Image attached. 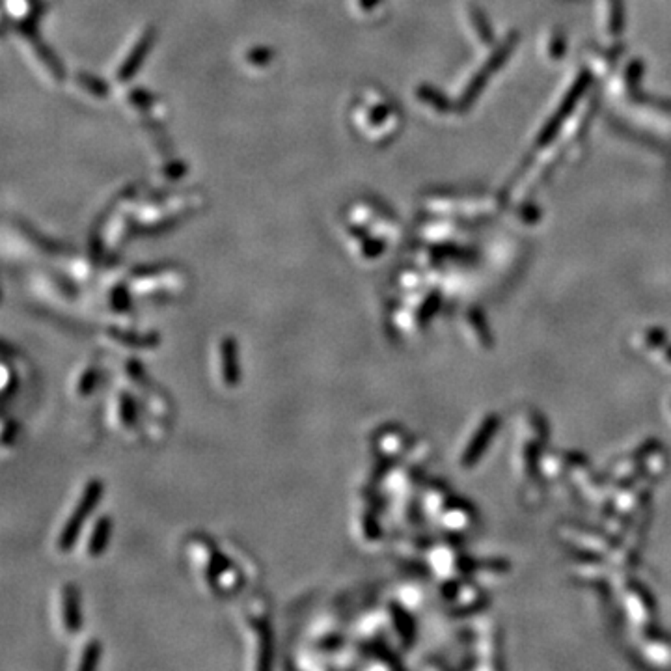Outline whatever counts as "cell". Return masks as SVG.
Returning a JSON list of instances; mask_svg holds the SVG:
<instances>
[{"label":"cell","instance_id":"1","mask_svg":"<svg viewBox=\"0 0 671 671\" xmlns=\"http://www.w3.org/2000/svg\"><path fill=\"white\" fill-rule=\"evenodd\" d=\"M187 556L201 582L217 595H232L245 585V572L239 569L241 565L235 563L226 552H220L219 546L211 541L200 537L190 539Z\"/></svg>","mask_w":671,"mask_h":671},{"label":"cell","instance_id":"2","mask_svg":"<svg viewBox=\"0 0 671 671\" xmlns=\"http://www.w3.org/2000/svg\"><path fill=\"white\" fill-rule=\"evenodd\" d=\"M101 496H103V483L95 477L88 479L81 489V492H79V496H77L75 505L71 508L57 535V548L60 550V554L70 552L77 541L81 539V533L84 532V524L94 513Z\"/></svg>","mask_w":671,"mask_h":671},{"label":"cell","instance_id":"3","mask_svg":"<svg viewBox=\"0 0 671 671\" xmlns=\"http://www.w3.org/2000/svg\"><path fill=\"white\" fill-rule=\"evenodd\" d=\"M57 619L60 632L66 638H73L82 628L81 593L77 585L66 583L57 595Z\"/></svg>","mask_w":671,"mask_h":671},{"label":"cell","instance_id":"4","mask_svg":"<svg viewBox=\"0 0 671 671\" xmlns=\"http://www.w3.org/2000/svg\"><path fill=\"white\" fill-rule=\"evenodd\" d=\"M270 625H267L263 610L246 608V628L250 630L252 654L259 659L257 668H267L272 659V636H270Z\"/></svg>","mask_w":671,"mask_h":671},{"label":"cell","instance_id":"5","mask_svg":"<svg viewBox=\"0 0 671 671\" xmlns=\"http://www.w3.org/2000/svg\"><path fill=\"white\" fill-rule=\"evenodd\" d=\"M217 375L220 379V384L226 388H235L241 383L239 345L232 336L220 338L217 345Z\"/></svg>","mask_w":671,"mask_h":671},{"label":"cell","instance_id":"6","mask_svg":"<svg viewBox=\"0 0 671 671\" xmlns=\"http://www.w3.org/2000/svg\"><path fill=\"white\" fill-rule=\"evenodd\" d=\"M139 403L129 392L119 390L110 399V425L121 434H131L140 423Z\"/></svg>","mask_w":671,"mask_h":671},{"label":"cell","instance_id":"7","mask_svg":"<svg viewBox=\"0 0 671 671\" xmlns=\"http://www.w3.org/2000/svg\"><path fill=\"white\" fill-rule=\"evenodd\" d=\"M110 537H112V521L108 514H101L92 522L88 535L84 537V556L90 559L101 558L107 550Z\"/></svg>","mask_w":671,"mask_h":671},{"label":"cell","instance_id":"8","mask_svg":"<svg viewBox=\"0 0 671 671\" xmlns=\"http://www.w3.org/2000/svg\"><path fill=\"white\" fill-rule=\"evenodd\" d=\"M97 381H99V370L94 364H84L82 368L77 370L73 375V383H71V390L75 392L77 397L86 399L94 394L97 388Z\"/></svg>","mask_w":671,"mask_h":671},{"label":"cell","instance_id":"9","mask_svg":"<svg viewBox=\"0 0 671 671\" xmlns=\"http://www.w3.org/2000/svg\"><path fill=\"white\" fill-rule=\"evenodd\" d=\"M101 645L95 638H90L82 643V647L77 651V659L71 668L82 671V670H94L97 662H99Z\"/></svg>","mask_w":671,"mask_h":671}]
</instances>
